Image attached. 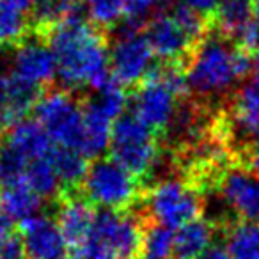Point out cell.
Returning a JSON list of instances; mask_svg holds the SVG:
<instances>
[{"instance_id":"1f68e13d","label":"cell","mask_w":259,"mask_h":259,"mask_svg":"<svg viewBox=\"0 0 259 259\" xmlns=\"http://www.w3.org/2000/svg\"><path fill=\"white\" fill-rule=\"evenodd\" d=\"M13 222L15 220H11L6 213L0 211V250L15 238V226H13Z\"/></svg>"},{"instance_id":"9a60e30c","label":"cell","mask_w":259,"mask_h":259,"mask_svg":"<svg viewBox=\"0 0 259 259\" xmlns=\"http://www.w3.org/2000/svg\"><path fill=\"white\" fill-rule=\"evenodd\" d=\"M0 142L15 151L27 165L36 160L50 158L55 149V142L47 134V130L37 121L27 119L0 135Z\"/></svg>"},{"instance_id":"d6986e66","label":"cell","mask_w":259,"mask_h":259,"mask_svg":"<svg viewBox=\"0 0 259 259\" xmlns=\"http://www.w3.org/2000/svg\"><path fill=\"white\" fill-rule=\"evenodd\" d=\"M83 0H34L32 32L45 37L66 20L82 16Z\"/></svg>"},{"instance_id":"4dcf8cb0","label":"cell","mask_w":259,"mask_h":259,"mask_svg":"<svg viewBox=\"0 0 259 259\" xmlns=\"http://www.w3.org/2000/svg\"><path fill=\"white\" fill-rule=\"evenodd\" d=\"M181 2L185 6H188V8H192L194 11L201 13L206 18H209L213 15V11L217 9L220 0H181Z\"/></svg>"},{"instance_id":"6da1fadb","label":"cell","mask_w":259,"mask_h":259,"mask_svg":"<svg viewBox=\"0 0 259 259\" xmlns=\"http://www.w3.org/2000/svg\"><path fill=\"white\" fill-rule=\"evenodd\" d=\"M47 41L57 59V75L64 87L100 91L114 82L107 30L75 16L55 27Z\"/></svg>"},{"instance_id":"4fadbf2b","label":"cell","mask_w":259,"mask_h":259,"mask_svg":"<svg viewBox=\"0 0 259 259\" xmlns=\"http://www.w3.org/2000/svg\"><path fill=\"white\" fill-rule=\"evenodd\" d=\"M55 222L66 241L71 247L78 248L87 238L98 213L94 204L85 197L80 188H62L59 197L55 199Z\"/></svg>"},{"instance_id":"d4e9b609","label":"cell","mask_w":259,"mask_h":259,"mask_svg":"<svg viewBox=\"0 0 259 259\" xmlns=\"http://www.w3.org/2000/svg\"><path fill=\"white\" fill-rule=\"evenodd\" d=\"M170 6H174V0H128L122 30L141 32Z\"/></svg>"},{"instance_id":"30bf717a","label":"cell","mask_w":259,"mask_h":259,"mask_svg":"<svg viewBox=\"0 0 259 259\" xmlns=\"http://www.w3.org/2000/svg\"><path fill=\"white\" fill-rule=\"evenodd\" d=\"M57 75V59L45 37L30 34L15 50L11 61V76L27 85L45 91L54 85Z\"/></svg>"},{"instance_id":"f546056e","label":"cell","mask_w":259,"mask_h":259,"mask_svg":"<svg viewBox=\"0 0 259 259\" xmlns=\"http://www.w3.org/2000/svg\"><path fill=\"white\" fill-rule=\"evenodd\" d=\"M195 259H231V254L227 250L226 241L215 240L201 255H197Z\"/></svg>"},{"instance_id":"8992f818","label":"cell","mask_w":259,"mask_h":259,"mask_svg":"<svg viewBox=\"0 0 259 259\" xmlns=\"http://www.w3.org/2000/svg\"><path fill=\"white\" fill-rule=\"evenodd\" d=\"M36 121L61 148L82 151L83 146V100L68 87L52 85L41 93L34 108Z\"/></svg>"},{"instance_id":"2e32d148","label":"cell","mask_w":259,"mask_h":259,"mask_svg":"<svg viewBox=\"0 0 259 259\" xmlns=\"http://www.w3.org/2000/svg\"><path fill=\"white\" fill-rule=\"evenodd\" d=\"M226 110L233 126L234 146L259 134V83L250 82L238 87L226 101Z\"/></svg>"},{"instance_id":"277c9868","label":"cell","mask_w":259,"mask_h":259,"mask_svg":"<svg viewBox=\"0 0 259 259\" xmlns=\"http://www.w3.org/2000/svg\"><path fill=\"white\" fill-rule=\"evenodd\" d=\"M82 190L93 204L130 211L142 202L146 187L114 158H96L87 169Z\"/></svg>"},{"instance_id":"603a6c76","label":"cell","mask_w":259,"mask_h":259,"mask_svg":"<svg viewBox=\"0 0 259 259\" xmlns=\"http://www.w3.org/2000/svg\"><path fill=\"white\" fill-rule=\"evenodd\" d=\"M52 160H54L55 170L62 181V188H82L83 178L89 169L87 156L82 151L55 146Z\"/></svg>"},{"instance_id":"7402d4cb","label":"cell","mask_w":259,"mask_h":259,"mask_svg":"<svg viewBox=\"0 0 259 259\" xmlns=\"http://www.w3.org/2000/svg\"><path fill=\"white\" fill-rule=\"evenodd\" d=\"M224 233L231 259H259V222L234 219Z\"/></svg>"},{"instance_id":"5bb4252c","label":"cell","mask_w":259,"mask_h":259,"mask_svg":"<svg viewBox=\"0 0 259 259\" xmlns=\"http://www.w3.org/2000/svg\"><path fill=\"white\" fill-rule=\"evenodd\" d=\"M20 240L29 259H66L68 241L57 222L48 217H30L20 222Z\"/></svg>"},{"instance_id":"4316f807","label":"cell","mask_w":259,"mask_h":259,"mask_svg":"<svg viewBox=\"0 0 259 259\" xmlns=\"http://www.w3.org/2000/svg\"><path fill=\"white\" fill-rule=\"evenodd\" d=\"M91 22L100 29L107 30L124 18L128 0H83Z\"/></svg>"},{"instance_id":"e0dca14e","label":"cell","mask_w":259,"mask_h":259,"mask_svg":"<svg viewBox=\"0 0 259 259\" xmlns=\"http://www.w3.org/2000/svg\"><path fill=\"white\" fill-rule=\"evenodd\" d=\"M34 0H0V47L16 48L32 34Z\"/></svg>"},{"instance_id":"7c38bea8","label":"cell","mask_w":259,"mask_h":259,"mask_svg":"<svg viewBox=\"0 0 259 259\" xmlns=\"http://www.w3.org/2000/svg\"><path fill=\"white\" fill-rule=\"evenodd\" d=\"M144 30L153 54L162 62H178L185 66L197 45L172 13L156 16Z\"/></svg>"},{"instance_id":"ba28073f","label":"cell","mask_w":259,"mask_h":259,"mask_svg":"<svg viewBox=\"0 0 259 259\" xmlns=\"http://www.w3.org/2000/svg\"><path fill=\"white\" fill-rule=\"evenodd\" d=\"M178 96L151 68L149 75L141 82L134 94V114L156 134L162 135L172 126L178 114Z\"/></svg>"},{"instance_id":"e575fe53","label":"cell","mask_w":259,"mask_h":259,"mask_svg":"<svg viewBox=\"0 0 259 259\" xmlns=\"http://www.w3.org/2000/svg\"><path fill=\"white\" fill-rule=\"evenodd\" d=\"M71 259H82V257H71Z\"/></svg>"},{"instance_id":"cb8c5ba5","label":"cell","mask_w":259,"mask_h":259,"mask_svg":"<svg viewBox=\"0 0 259 259\" xmlns=\"http://www.w3.org/2000/svg\"><path fill=\"white\" fill-rule=\"evenodd\" d=\"M25 181L43 199H57L62 192V181L55 170L52 156L30 162L25 169Z\"/></svg>"},{"instance_id":"7a4b0ae2","label":"cell","mask_w":259,"mask_h":259,"mask_svg":"<svg viewBox=\"0 0 259 259\" xmlns=\"http://www.w3.org/2000/svg\"><path fill=\"white\" fill-rule=\"evenodd\" d=\"M252 54L209 27L185 64L188 91L201 101H227L250 73Z\"/></svg>"},{"instance_id":"83f0119b","label":"cell","mask_w":259,"mask_h":259,"mask_svg":"<svg viewBox=\"0 0 259 259\" xmlns=\"http://www.w3.org/2000/svg\"><path fill=\"white\" fill-rule=\"evenodd\" d=\"M233 155L238 165L259 174V134L238 142L233 149Z\"/></svg>"},{"instance_id":"3957f363","label":"cell","mask_w":259,"mask_h":259,"mask_svg":"<svg viewBox=\"0 0 259 259\" xmlns=\"http://www.w3.org/2000/svg\"><path fill=\"white\" fill-rule=\"evenodd\" d=\"M149 224L142 211L107 209L96 215L93 229L78 247L82 259H142L144 231Z\"/></svg>"},{"instance_id":"9c48e42d","label":"cell","mask_w":259,"mask_h":259,"mask_svg":"<svg viewBox=\"0 0 259 259\" xmlns=\"http://www.w3.org/2000/svg\"><path fill=\"white\" fill-rule=\"evenodd\" d=\"M153 50L141 32L122 30L110 48L112 78L121 87H137L151 71Z\"/></svg>"},{"instance_id":"d6a6232c","label":"cell","mask_w":259,"mask_h":259,"mask_svg":"<svg viewBox=\"0 0 259 259\" xmlns=\"http://www.w3.org/2000/svg\"><path fill=\"white\" fill-rule=\"evenodd\" d=\"M252 76H254V82L259 83V48L255 50V54L252 55Z\"/></svg>"},{"instance_id":"52a82bcc","label":"cell","mask_w":259,"mask_h":259,"mask_svg":"<svg viewBox=\"0 0 259 259\" xmlns=\"http://www.w3.org/2000/svg\"><path fill=\"white\" fill-rule=\"evenodd\" d=\"M156 132L142 119L132 114H122L112 126L110 153L132 174L144 180L153 172L160 160V142Z\"/></svg>"},{"instance_id":"5b68a950","label":"cell","mask_w":259,"mask_h":259,"mask_svg":"<svg viewBox=\"0 0 259 259\" xmlns=\"http://www.w3.org/2000/svg\"><path fill=\"white\" fill-rule=\"evenodd\" d=\"M187 178H163L146 188L141 206L151 222L176 229L195 220L202 211L204 197Z\"/></svg>"},{"instance_id":"ac0fdd59","label":"cell","mask_w":259,"mask_h":259,"mask_svg":"<svg viewBox=\"0 0 259 259\" xmlns=\"http://www.w3.org/2000/svg\"><path fill=\"white\" fill-rule=\"evenodd\" d=\"M222 229L217 220L197 217L192 222L178 227L174 234L172 259H195L215 241V234Z\"/></svg>"},{"instance_id":"ffe728a7","label":"cell","mask_w":259,"mask_h":259,"mask_svg":"<svg viewBox=\"0 0 259 259\" xmlns=\"http://www.w3.org/2000/svg\"><path fill=\"white\" fill-rule=\"evenodd\" d=\"M41 201L43 197L36 194L25 180L0 187V209L11 220L23 222L36 217L41 211Z\"/></svg>"},{"instance_id":"44dd1931","label":"cell","mask_w":259,"mask_h":259,"mask_svg":"<svg viewBox=\"0 0 259 259\" xmlns=\"http://www.w3.org/2000/svg\"><path fill=\"white\" fill-rule=\"evenodd\" d=\"M252 20H254L252 0H220L213 15L209 16V23L213 29L231 39H234L238 32Z\"/></svg>"},{"instance_id":"f1b7e54d","label":"cell","mask_w":259,"mask_h":259,"mask_svg":"<svg viewBox=\"0 0 259 259\" xmlns=\"http://www.w3.org/2000/svg\"><path fill=\"white\" fill-rule=\"evenodd\" d=\"M0 259H29V255H27L25 248H23L22 240L15 236L0 250Z\"/></svg>"},{"instance_id":"8fae6325","label":"cell","mask_w":259,"mask_h":259,"mask_svg":"<svg viewBox=\"0 0 259 259\" xmlns=\"http://www.w3.org/2000/svg\"><path fill=\"white\" fill-rule=\"evenodd\" d=\"M215 192L234 219L259 222V174L233 162L220 172Z\"/></svg>"},{"instance_id":"484cf974","label":"cell","mask_w":259,"mask_h":259,"mask_svg":"<svg viewBox=\"0 0 259 259\" xmlns=\"http://www.w3.org/2000/svg\"><path fill=\"white\" fill-rule=\"evenodd\" d=\"M174 234L170 227L149 222L144 231L142 259H172Z\"/></svg>"},{"instance_id":"836d02e7","label":"cell","mask_w":259,"mask_h":259,"mask_svg":"<svg viewBox=\"0 0 259 259\" xmlns=\"http://www.w3.org/2000/svg\"><path fill=\"white\" fill-rule=\"evenodd\" d=\"M254 18L259 23V0H254Z\"/></svg>"}]
</instances>
